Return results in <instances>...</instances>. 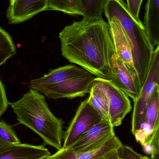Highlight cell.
<instances>
[{
	"instance_id": "ffe728a7",
	"label": "cell",
	"mask_w": 159,
	"mask_h": 159,
	"mask_svg": "<svg viewBox=\"0 0 159 159\" xmlns=\"http://www.w3.org/2000/svg\"><path fill=\"white\" fill-rule=\"evenodd\" d=\"M99 159H154L141 155L132 148L121 145L118 148L107 153Z\"/></svg>"
},
{
	"instance_id": "277c9868",
	"label": "cell",
	"mask_w": 159,
	"mask_h": 159,
	"mask_svg": "<svg viewBox=\"0 0 159 159\" xmlns=\"http://www.w3.org/2000/svg\"><path fill=\"white\" fill-rule=\"evenodd\" d=\"M95 77L92 74L79 76L60 83L49 85H39L32 89L45 94L53 100L82 97L89 93Z\"/></svg>"
},
{
	"instance_id": "6da1fadb",
	"label": "cell",
	"mask_w": 159,
	"mask_h": 159,
	"mask_svg": "<svg viewBox=\"0 0 159 159\" xmlns=\"http://www.w3.org/2000/svg\"><path fill=\"white\" fill-rule=\"evenodd\" d=\"M59 37L63 57L92 75L110 80L115 52L109 24L103 18L75 21L66 26Z\"/></svg>"
},
{
	"instance_id": "8fae6325",
	"label": "cell",
	"mask_w": 159,
	"mask_h": 159,
	"mask_svg": "<svg viewBox=\"0 0 159 159\" xmlns=\"http://www.w3.org/2000/svg\"><path fill=\"white\" fill-rule=\"evenodd\" d=\"M91 74L83 69L74 65H68L51 70L47 74L30 81L31 89L39 85H49L60 83L68 80Z\"/></svg>"
},
{
	"instance_id": "e0dca14e",
	"label": "cell",
	"mask_w": 159,
	"mask_h": 159,
	"mask_svg": "<svg viewBox=\"0 0 159 159\" xmlns=\"http://www.w3.org/2000/svg\"><path fill=\"white\" fill-rule=\"evenodd\" d=\"M159 86L156 88L146 111L144 122L151 125L154 132L159 129Z\"/></svg>"
},
{
	"instance_id": "7a4b0ae2",
	"label": "cell",
	"mask_w": 159,
	"mask_h": 159,
	"mask_svg": "<svg viewBox=\"0 0 159 159\" xmlns=\"http://www.w3.org/2000/svg\"><path fill=\"white\" fill-rule=\"evenodd\" d=\"M8 104L20 123L37 134L46 144L61 148L64 122L51 113L44 95L31 89L19 100Z\"/></svg>"
},
{
	"instance_id": "ba28073f",
	"label": "cell",
	"mask_w": 159,
	"mask_h": 159,
	"mask_svg": "<svg viewBox=\"0 0 159 159\" xmlns=\"http://www.w3.org/2000/svg\"><path fill=\"white\" fill-rule=\"evenodd\" d=\"M117 87L135 101L140 92L138 80L115 53L111 59L110 79Z\"/></svg>"
},
{
	"instance_id": "8992f818",
	"label": "cell",
	"mask_w": 159,
	"mask_h": 159,
	"mask_svg": "<svg viewBox=\"0 0 159 159\" xmlns=\"http://www.w3.org/2000/svg\"><path fill=\"white\" fill-rule=\"evenodd\" d=\"M99 113L91 105L88 98L79 105L74 116L64 132L63 143L62 148L71 146L83 133L102 120Z\"/></svg>"
},
{
	"instance_id": "52a82bcc",
	"label": "cell",
	"mask_w": 159,
	"mask_h": 159,
	"mask_svg": "<svg viewBox=\"0 0 159 159\" xmlns=\"http://www.w3.org/2000/svg\"><path fill=\"white\" fill-rule=\"evenodd\" d=\"M115 136V127L110 122L102 120L83 133L67 149L77 152L92 151L102 146Z\"/></svg>"
},
{
	"instance_id": "603a6c76",
	"label": "cell",
	"mask_w": 159,
	"mask_h": 159,
	"mask_svg": "<svg viewBox=\"0 0 159 159\" xmlns=\"http://www.w3.org/2000/svg\"><path fill=\"white\" fill-rule=\"evenodd\" d=\"M8 105L4 86L0 79V116L6 111Z\"/></svg>"
},
{
	"instance_id": "3957f363",
	"label": "cell",
	"mask_w": 159,
	"mask_h": 159,
	"mask_svg": "<svg viewBox=\"0 0 159 159\" xmlns=\"http://www.w3.org/2000/svg\"><path fill=\"white\" fill-rule=\"evenodd\" d=\"M159 46L154 49V55L150 70L144 84L134 102L131 121V132L141 128L144 122L146 111L149 101L156 88L159 86Z\"/></svg>"
},
{
	"instance_id": "cb8c5ba5",
	"label": "cell",
	"mask_w": 159,
	"mask_h": 159,
	"mask_svg": "<svg viewBox=\"0 0 159 159\" xmlns=\"http://www.w3.org/2000/svg\"><path fill=\"white\" fill-rule=\"evenodd\" d=\"M133 135L135 136L136 141L142 146L146 143L148 138V136L146 132L142 129L136 130Z\"/></svg>"
},
{
	"instance_id": "7402d4cb",
	"label": "cell",
	"mask_w": 159,
	"mask_h": 159,
	"mask_svg": "<svg viewBox=\"0 0 159 159\" xmlns=\"http://www.w3.org/2000/svg\"><path fill=\"white\" fill-rule=\"evenodd\" d=\"M143 0H127V7L133 16L138 21H141L139 13Z\"/></svg>"
},
{
	"instance_id": "7c38bea8",
	"label": "cell",
	"mask_w": 159,
	"mask_h": 159,
	"mask_svg": "<svg viewBox=\"0 0 159 159\" xmlns=\"http://www.w3.org/2000/svg\"><path fill=\"white\" fill-rule=\"evenodd\" d=\"M122 143L115 136L98 149L85 152H77L61 148L53 155L55 159H99L108 152L119 148Z\"/></svg>"
},
{
	"instance_id": "9c48e42d",
	"label": "cell",
	"mask_w": 159,
	"mask_h": 159,
	"mask_svg": "<svg viewBox=\"0 0 159 159\" xmlns=\"http://www.w3.org/2000/svg\"><path fill=\"white\" fill-rule=\"evenodd\" d=\"M46 0H15L7 10L9 23L17 24L46 10Z\"/></svg>"
},
{
	"instance_id": "5b68a950",
	"label": "cell",
	"mask_w": 159,
	"mask_h": 159,
	"mask_svg": "<svg viewBox=\"0 0 159 159\" xmlns=\"http://www.w3.org/2000/svg\"><path fill=\"white\" fill-rule=\"evenodd\" d=\"M92 87L105 93L109 102L110 122L114 127L120 126L132 109L129 96L109 80L96 77Z\"/></svg>"
},
{
	"instance_id": "4fadbf2b",
	"label": "cell",
	"mask_w": 159,
	"mask_h": 159,
	"mask_svg": "<svg viewBox=\"0 0 159 159\" xmlns=\"http://www.w3.org/2000/svg\"><path fill=\"white\" fill-rule=\"evenodd\" d=\"M50 155L44 145L20 143L0 153V159H40Z\"/></svg>"
},
{
	"instance_id": "5bb4252c",
	"label": "cell",
	"mask_w": 159,
	"mask_h": 159,
	"mask_svg": "<svg viewBox=\"0 0 159 159\" xmlns=\"http://www.w3.org/2000/svg\"><path fill=\"white\" fill-rule=\"evenodd\" d=\"M143 25L154 48L159 44V0H147Z\"/></svg>"
},
{
	"instance_id": "ac0fdd59",
	"label": "cell",
	"mask_w": 159,
	"mask_h": 159,
	"mask_svg": "<svg viewBox=\"0 0 159 159\" xmlns=\"http://www.w3.org/2000/svg\"><path fill=\"white\" fill-rule=\"evenodd\" d=\"M83 8V19H99L102 18L106 0H81Z\"/></svg>"
},
{
	"instance_id": "2e32d148",
	"label": "cell",
	"mask_w": 159,
	"mask_h": 159,
	"mask_svg": "<svg viewBox=\"0 0 159 159\" xmlns=\"http://www.w3.org/2000/svg\"><path fill=\"white\" fill-rule=\"evenodd\" d=\"M60 11L71 15L83 14L81 0H46V10Z\"/></svg>"
},
{
	"instance_id": "d4e9b609",
	"label": "cell",
	"mask_w": 159,
	"mask_h": 159,
	"mask_svg": "<svg viewBox=\"0 0 159 159\" xmlns=\"http://www.w3.org/2000/svg\"><path fill=\"white\" fill-rule=\"evenodd\" d=\"M13 145L6 143L0 138V153L8 150Z\"/></svg>"
},
{
	"instance_id": "484cf974",
	"label": "cell",
	"mask_w": 159,
	"mask_h": 159,
	"mask_svg": "<svg viewBox=\"0 0 159 159\" xmlns=\"http://www.w3.org/2000/svg\"><path fill=\"white\" fill-rule=\"evenodd\" d=\"M40 159H55L53 155H49V156H46V157H44Z\"/></svg>"
},
{
	"instance_id": "44dd1931",
	"label": "cell",
	"mask_w": 159,
	"mask_h": 159,
	"mask_svg": "<svg viewBox=\"0 0 159 159\" xmlns=\"http://www.w3.org/2000/svg\"><path fill=\"white\" fill-rule=\"evenodd\" d=\"M0 138L13 145L21 143L12 127L3 120H0Z\"/></svg>"
},
{
	"instance_id": "30bf717a",
	"label": "cell",
	"mask_w": 159,
	"mask_h": 159,
	"mask_svg": "<svg viewBox=\"0 0 159 159\" xmlns=\"http://www.w3.org/2000/svg\"><path fill=\"white\" fill-rule=\"evenodd\" d=\"M107 20L115 54L126 64L132 73L136 76L133 66L130 45L126 33L117 20L114 18Z\"/></svg>"
},
{
	"instance_id": "9a60e30c",
	"label": "cell",
	"mask_w": 159,
	"mask_h": 159,
	"mask_svg": "<svg viewBox=\"0 0 159 159\" xmlns=\"http://www.w3.org/2000/svg\"><path fill=\"white\" fill-rule=\"evenodd\" d=\"M88 97L91 105L99 113L102 119L110 122V111L108 99L101 89L92 87Z\"/></svg>"
},
{
	"instance_id": "d6986e66",
	"label": "cell",
	"mask_w": 159,
	"mask_h": 159,
	"mask_svg": "<svg viewBox=\"0 0 159 159\" xmlns=\"http://www.w3.org/2000/svg\"><path fill=\"white\" fill-rule=\"evenodd\" d=\"M16 54V46L10 35L0 27V66Z\"/></svg>"
},
{
	"instance_id": "4316f807",
	"label": "cell",
	"mask_w": 159,
	"mask_h": 159,
	"mask_svg": "<svg viewBox=\"0 0 159 159\" xmlns=\"http://www.w3.org/2000/svg\"><path fill=\"white\" fill-rule=\"evenodd\" d=\"M15 0H9V5L13 4Z\"/></svg>"
}]
</instances>
